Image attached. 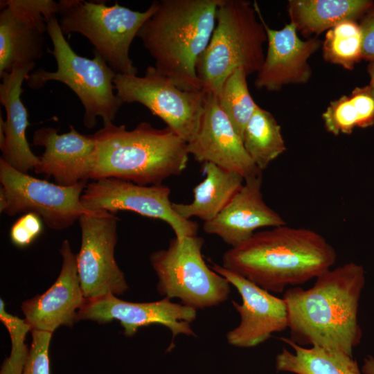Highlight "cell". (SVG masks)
<instances>
[{
	"label": "cell",
	"instance_id": "1",
	"mask_svg": "<svg viewBox=\"0 0 374 374\" xmlns=\"http://www.w3.org/2000/svg\"><path fill=\"white\" fill-rule=\"evenodd\" d=\"M365 274L362 265L348 262L322 273L309 289L287 290L283 298L288 312V339L301 346L353 356L362 337L358 309Z\"/></svg>",
	"mask_w": 374,
	"mask_h": 374
},
{
	"label": "cell",
	"instance_id": "2",
	"mask_svg": "<svg viewBox=\"0 0 374 374\" xmlns=\"http://www.w3.org/2000/svg\"><path fill=\"white\" fill-rule=\"evenodd\" d=\"M334 247L319 233L286 224L257 231L222 256V267L274 293L304 284L331 269Z\"/></svg>",
	"mask_w": 374,
	"mask_h": 374
},
{
	"label": "cell",
	"instance_id": "3",
	"mask_svg": "<svg viewBox=\"0 0 374 374\" xmlns=\"http://www.w3.org/2000/svg\"><path fill=\"white\" fill-rule=\"evenodd\" d=\"M96 147L90 179L116 178L139 185H157L187 167V143L168 127L141 122L132 130L114 123L93 134Z\"/></svg>",
	"mask_w": 374,
	"mask_h": 374
},
{
	"label": "cell",
	"instance_id": "4",
	"mask_svg": "<svg viewBox=\"0 0 374 374\" xmlns=\"http://www.w3.org/2000/svg\"><path fill=\"white\" fill-rule=\"evenodd\" d=\"M220 0H162L139 30L154 67L185 91L202 90L196 66L216 24Z\"/></svg>",
	"mask_w": 374,
	"mask_h": 374
},
{
	"label": "cell",
	"instance_id": "5",
	"mask_svg": "<svg viewBox=\"0 0 374 374\" xmlns=\"http://www.w3.org/2000/svg\"><path fill=\"white\" fill-rule=\"evenodd\" d=\"M267 35L253 3L245 0H220L211 39L198 59L196 72L203 90L217 96L227 78L236 69L247 75L263 65Z\"/></svg>",
	"mask_w": 374,
	"mask_h": 374
},
{
	"label": "cell",
	"instance_id": "6",
	"mask_svg": "<svg viewBox=\"0 0 374 374\" xmlns=\"http://www.w3.org/2000/svg\"><path fill=\"white\" fill-rule=\"evenodd\" d=\"M47 33L51 38L53 55L57 63L55 71L39 69L30 73L28 86L36 90L49 81L66 84L79 98L84 109V125L93 128L101 118L103 126L114 123L123 103L114 93V80L116 72L93 50V58L77 54L66 40L57 16L47 22Z\"/></svg>",
	"mask_w": 374,
	"mask_h": 374
},
{
	"label": "cell",
	"instance_id": "7",
	"mask_svg": "<svg viewBox=\"0 0 374 374\" xmlns=\"http://www.w3.org/2000/svg\"><path fill=\"white\" fill-rule=\"evenodd\" d=\"M58 23L64 35L78 33L116 73L137 75L129 53L134 39L144 23L154 13L159 1L143 12L135 11L116 2L60 0Z\"/></svg>",
	"mask_w": 374,
	"mask_h": 374
},
{
	"label": "cell",
	"instance_id": "8",
	"mask_svg": "<svg viewBox=\"0 0 374 374\" xmlns=\"http://www.w3.org/2000/svg\"><path fill=\"white\" fill-rule=\"evenodd\" d=\"M204 239L198 235L182 240L174 238L168 247L153 252L151 265L158 281L159 294L177 298L181 304L204 310L224 302L231 292V284L210 269L202 257Z\"/></svg>",
	"mask_w": 374,
	"mask_h": 374
},
{
	"label": "cell",
	"instance_id": "9",
	"mask_svg": "<svg viewBox=\"0 0 374 374\" xmlns=\"http://www.w3.org/2000/svg\"><path fill=\"white\" fill-rule=\"evenodd\" d=\"M0 211L33 213L51 229H65L89 213L80 202L87 181L63 186L21 172L0 159Z\"/></svg>",
	"mask_w": 374,
	"mask_h": 374
},
{
	"label": "cell",
	"instance_id": "10",
	"mask_svg": "<svg viewBox=\"0 0 374 374\" xmlns=\"http://www.w3.org/2000/svg\"><path fill=\"white\" fill-rule=\"evenodd\" d=\"M114 86L123 103H140L187 143L195 137L204 112L205 91H185L149 66L143 76L117 73Z\"/></svg>",
	"mask_w": 374,
	"mask_h": 374
},
{
	"label": "cell",
	"instance_id": "11",
	"mask_svg": "<svg viewBox=\"0 0 374 374\" xmlns=\"http://www.w3.org/2000/svg\"><path fill=\"white\" fill-rule=\"evenodd\" d=\"M78 221L81 246L76 255L77 267L85 299L123 294L128 285L114 257L118 217L114 213L97 210L82 214Z\"/></svg>",
	"mask_w": 374,
	"mask_h": 374
},
{
	"label": "cell",
	"instance_id": "12",
	"mask_svg": "<svg viewBox=\"0 0 374 374\" xmlns=\"http://www.w3.org/2000/svg\"><path fill=\"white\" fill-rule=\"evenodd\" d=\"M170 188L162 184L143 186L121 179L103 178L87 183L80 202L89 211L112 213L130 211L161 220L172 228L179 240L197 235L198 224L177 214L170 199Z\"/></svg>",
	"mask_w": 374,
	"mask_h": 374
},
{
	"label": "cell",
	"instance_id": "13",
	"mask_svg": "<svg viewBox=\"0 0 374 374\" xmlns=\"http://www.w3.org/2000/svg\"><path fill=\"white\" fill-rule=\"evenodd\" d=\"M196 317V310L172 302L168 297L154 302L133 303L109 294L86 300L78 312L77 321L86 319L103 323L117 320L127 337L134 335L141 327L161 324L170 330L174 339L178 335H195L190 323Z\"/></svg>",
	"mask_w": 374,
	"mask_h": 374
},
{
	"label": "cell",
	"instance_id": "14",
	"mask_svg": "<svg viewBox=\"0 0 374 374\" xmlns=\"http://www.w3.org/2000/svg\"><path fill=\"white\" fill-rule=\"evenodd\" d=\"M211 269L222 275L239 292L242 303L233 301L239 313V325L226 334L227 342L238 348L255 347L270 338L273 333L288 328L285 301L258 286L247 278L213 263Z\"/></svg>",
	"mask_w": 374,
	"mask_h": 374
},
{
	"label": "cell",
	"instance_id": "15",
	"mask_svg": "<svg viewBox=\"0 0 374 374\" xmlns=\"http://www.w3.org/2000/svg\"><path fill=\"white\" fill-rule=\"evenodd\" d=\"M204 91L205 103L199 127L195 137L187 143L189 155L199 163H211L236 172L244 179L262 175L220 107L217 96Z\"/></svg>",
	"mask_w": 374,
	"mask_h": 374
},
{
	"label": "cell",
	"instance_id": "16",
	"mask_svg": "<svg viewBox=\"0 0 374 374\" xmlns=\"http://www.w3.org/2000/svg\"><path fill=\"white\" fill-rule=\"evenodd\" d=\"M253 6L267 35V51L263 65L256 74V87L277 91L286 84L308 82L312 75L308 60L319 48L320 40L317 37L301 39L292 22L280 30L271 29L264 20L256 1Z\"/></svg>",
	"mask_w": 374,
	"mask_h": 374
},
{
	"label": "cell",
	"instance_id": "17",
	"mask_svg": "<svg viewBox=\"0 0 374 374\" xmlns=\"http://www.w3.org/2000/svg\"><path fill=\"white\" fill-rule=\"evenodd\" d=\"M60 251L62 265L57 280L44 294L21 305L31 330L53 333L60 326H71L86 301L78 276L77 256L68 240L63 241Z\"/></svg>",
	"mask_w": 374,
	"mask_h": 374
},
{
	"label": "cell",
	"instance_id": "18",
	"mask_svg": "<svg viewBox=\"0 0 374 374\" xmlns=\"http://www.w3.org/2000/svg\"><path fill=\"white\" fill-rule=\"evenodd\" d=\"M69 127V132L62 134L53 127H41L33 137L34 145L44 148L34 171L52 177L55 184L63 186L90 179L96 147L93 134L84 135Z\"/></svg>",
	"mask_w": 374,
	"mask_h": 374
},
{
	"label": "cell",
	"instance_id": "19",
	"mask_svg": "<svg viewBox=\"0 0 374 374\" xmlns=\"http://www.w3.org/2000/svg\"><path fill=\"white\" fill-rule=\"evenodd\" d=\"M262 175L244 179L242 188L212 220L204 222L205 233L219 236L231 247L250 238L258 229L286 224L264 201Z\"/></svg>",
	"mask_w": 374,
	"mask_h": 374
},
{
	"label": "cell",
	"instance_id": "20",
	"mask_svg": "<svg viewBox=\"0 0 374 374\" xmlns=\"http://www.w3.org/2000/svg\"><path fill=\"white\" fill-rule=\"evenodd\" d=\"M0 75L17 66L35 64L44 55L47 21L16 0L0 3Z\"/></svg>",
	"mask_w": 374,
	"mask_h": 374
},
{
	"label": "cell",
	"instance_id": "21",
	"mask_svg": "<svg viewBox=\"0 0 374 374\" xmlns=\"http://www.w3.org/2000/svg\"><path fill=\"white\" fill-rule=\"evenodd\" d=\"M35 66V64L17 66L10 72L0 75V103L6 112L5 138L0 145L1 158L16 170L27 174L29 170H35L39 157L33 152L26 138V129L30 123L21 94L24 91L22 84Z\"/></svg>",
	"mask_w": 374,
	"mask_h": 374
},
{
	"label": "cell",
	"instance_id": "22",
	"mask_svg": "<svg viewBox=\"0 0 374 374\" xmlns=\"http://www.w3.org/2000/svg\"><path fill=\"white\" fill-rule=\"evenodd\" d=\"M203 164L206 177L193 188V200L189 204L172 202V207L184 219L197 217L207 222L228 205L242 188L244 179L236 172L213 163Z\"/></svg>",
	"mask_w": 374,
	"mask_h": 374
},
{
	"label": "cell",
	"instance_id": "23",
	"mask_svg": "<svg viewBox=\"0 0 374 374\" xmlns=\"http://www.w3.org/2000/svg\"><path fill=\"white\" fill-rule=\"evenodd\" d=\"M367 0H290V22L305 35H319L341 21L354 20L372 6Z\"/></svg>",
	"mask_w": 374,
	"mask_h": 374
},
{
	"label": "cell",
	"instance_id": "24",
	"mask_svg": "<svg viewBox=\"0 0 374 374\" xmlns=\"http://www.w3.org/2000/svg\"><path fill=\"white\" fill-rule=\"evenodd\" d=\"M280 340L293 351L283 348L275 359L278 372L294 374H362L353 356L341 351L301 346L287 337Z\"/></svg>",
	"mask_w": 374,
	"mask_h": 374
},
{
	"label": "cell",
	"instance_id": "25",
	"mask_svg": "<svg viewBox=\"0 0 374 374\" xmlns=\"http://www.w3.org/2000/svg\"><path fill=\"white\" fill-rule=\"evenodd\" d=\"M328 132L350 134L355 127L374 124V89L371 85L356 87L350 96L332 101L322 114Z\"/></svg>",
	"mask_w": 374,
	"mask_h": 374
},
{
	"label": "cell",
	"instance_id": "26",
	"mask_svg": "<svg viewBox=\"0 0 374 374\" xmlns=\"http://www.w3.org/2000/svg\"><path fill=\"white\" fill-rule=\"evenodd\" d=\"M242 142L249 156L262 171L286 150L280 125L269 112L259 106L246 125Z\"/></svg>",
	"mask_w": 374,
	"mask_h": 374
},
{
	"label": "cell",
	"instance_id": "27",
	"mask_svg": "<svg viewBox=\"0 0 374 374\" xmlns=\"http://www.w3.org/2000/svg\"><path fill=\"white\" fill-rule=\"evenodd\" d=\"M247 76L244 70L236 69L225 80L217 96L220 107L242 139L246 125L258 106L249 93Z\"/></svg>",
	"mask_w": 374,
	"mask_h": 374
},
{
	"label": "cell",
	"instance_id": "28",
	"mask_svg": "<svg viewBox=\"0 0 374 374\" xmlns=\"http://www.w3.org/2000/svg\"><path fill=\"white\" fill-rule=\"evenodd\" d=\"M362 33L354 20L339 22L329 29L323 43L324 59L352 70L362 59Z\"/></svg>",
	"mask_w": 374,
	"mask_h": 374
},
{
	"label": "cell",
	"instance_id": "29",
	"mask_svg": "<svg viewBox=\"0 0 374 374\" xmlns=\"http://www.w3.org/2000/svg\"><path fill=\"white\" fill-rule=\"evenodd\" d=\"M0 320L10 334L12 344L10 355L3 363L0 374H23L29 354L25 343L26 336L31 331V328L25 319L6 312L2 299L0 300Z\"/></svg>",
	"mask_w": 374,
	"mask_h": 374
},
{
	"label": "cell",
	"instance_id": "30",
	"mask_svg": "<svg viewBox=\"0 0 374 374\" xmlns=\"http://www.w3.org/2000/svg\"><path fill=\"white\" fill-rule=\"evenodd\" d=\"M32 344L23 374H50L48 349L52 333L33 330Z\"/></svg>",
	"mask_w": 374,
	"mask_h": 374
},
{
	"label": "cell",
	"instance_id": "31",
	"mask_svg": "<svg viewBox=\"0 0 374 374\" xmlns=\"http://www.w3.org/2000/svg\"><path fill=\"white\" fill-rule=\"evenodd\" d=\"M42 220L33 213H25L12 226L10 237L12 243L19 247L29 245L42 231Z\"/></svg>",
	"mask_w": 374,
	"mask_h": 374
},
{
	"label": "cell",
	"instance_id": "32",
	"mask_svg": "<svg viewBox=\"0 0 374 374\" xmlns=\"http://www.w3.org/2000/svg\"><path fill=\"white\" fill-rule=\"evenodd\" d=\"M359 26L362 33V58L374 62V11Z\"/></svg>",
	"mask_w": 374,
	"mask_h": 374
},
{
	"label": "cell",
	"instance_id": "33",
	"mask_svg": "<svg viewBox=\"0 0 374 374\" xmlns=\"http://www.w3.org/2000/svg\"><path fill=\"white\" fill-rule=\"evenodd\" d=\"M361 371L363 374H374V357L373 356L368 355L364 358Z\"/></svg>",
	"mask_w": 374,
	"mask_h": 374
},
{
	"label": "cell",
	"instance_id": "34",
	"mask_svg": "<svg viewBox=\"0 0 374 374\" xmlns=\"http://www.w3.org/2000/svg\"><path fill=\"white\" fill-rule=\"evenodd\" d=\"M368 71L371 78L370 85L374 89V62H371L368 65Z\"/></svg>",
	"mask_w": 374,
	"mask_h": 374
}]
</instances>
